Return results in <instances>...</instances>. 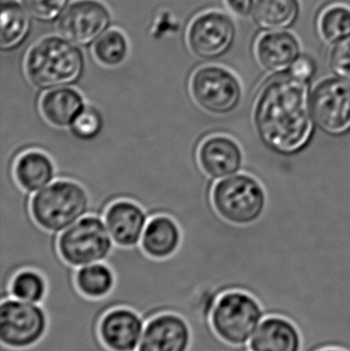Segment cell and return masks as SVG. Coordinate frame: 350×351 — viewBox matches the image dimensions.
<instances>
[{
	"label": "cell",
	"instance_id": "obj_1",
	"mask_svg": "<svg viewBox=\"0 0 350 351\" xmlns=\"http://www.w3.org/2000/svg\"><path fill=\"white\" fill-rule=\"evenodd\" d=\"M310 78L290 70L269 80L254 109V123L262 143L281 156L303 150L312 137Z\"/></svg>",
	"mask_w": 350,
	"mask_h": 351
},
{
	"label": "cell",
	"instance_id": "obj_2",
	"mask_svg": "<svg viewBox=\"0 0 350 351\" xmlns=\"http://www.w3.org/2000/svg\"><path fill=\"white\" fill-rule=\"evenodd\" d=\"M23 64L29 82L41 93L74 86L86 66L82 49L61 35L45 37L34 43Z\"/></svg>",
	"mask_w": 350,
	"mask_h": 351
},
{
	"label": "cell",
	"instance_id": "obj_3",
	"mask_svg": "<svg viewBox=\"0 0 350 351\" xmlns=\"http://www.w3.org/2000/svg\"><path fill=\"white\" fill-rule=\"evenodd\" d=\"M86 188L67 179H57L32 194L30 210L38 226L49 232H63L90 213Z\"/></svg>",
	"mask_w": 350,
	"mask_h": 351
},
{
	"label": "cell",
	"instance_id": "obj_4",
	"mask_svg": "<svg viewBox=\"0 0 350 351\" xmlns=\"http://www.w3.org/2000/svg\"><path fill=\"white\" fill-rule=\"evenodd\" d=\"M265 317L262 305L244 291L224 293L211 313V326L216 335L229 346H248L257 328Z\"/></svg>",
	"mask_w": 350,
	"mask_h": 351
},
{
	"label": "cell",
	"instance_id": "obj_5",
	"mask_svg": "<svg viewBox=\"0 0 350 351\" xmlns=\"http://www.w3.org/2000/svg\"><path fill=\"white\" fill-rule=\"evenodd\" d=\"M212 202L225 222L246 226L256 222L266 206L264 189L246 174L232 175L218 181L212 190Z\"/></svg>",
	"mask_w": 350,
	"mask_h": 351
},
{
	"label": "cell",
	"instance_id": "obj_6",
	"mask_svg": "<svg viewBox=\"0 0 350 351\" xmlns=\"http://www.w3.org/2000/svg\"><path fill=\"white\" fill-rule=\"evenodd\" d=\"M114 245L105 221L95 215H86L58 235L60 255L74 268L106 261Z\"/></svg>",
	"mask_w": 350,
	"mask_h": 351
},
{
	"label": "cell",
	"instance_id": "obj_7",
	"mask_svg": "<svg viewBox=\"0 0 350 351\" xmlns=\"http://www.w3.org/2000/svg\"><path fill=\"white\" fill-rule=\"evenodd\" d=\"M190 92L195 103L214 117H227L238 110L242 100L238 78L219 65L201 66L190 78Z\"/></svg>",
	"mask_w": 350,
	"mask_h": 351
},
{
	"label": "cell",
	"instance_id": "obj_8",
	"mask_svg": "<svg viewBox=\"0 0 350 351\" xmlns=\"http://www.w3.org/2000/svg\"><path fill=\"white\" fill-rule=\"evenodd\" d=\"M49 317L42 304L8 297L0 302V346L27 350L36 346L47 334Z\"/></svg>",
	"mask_w": 350,
	"mask_h": 351
},
{
	"label": "cell",
	"instance_id": "obj_9",
	"mask_svg": "<svg viewBox=\"0 0 350 351\" xmlns=\"http://www.w3.org/2000/svg\"><path fill=\"white\" fill-rule=\"evenodd\" d=\"M312 121L318 130L342 137L350 133V84L341 78H328L314 88L310 96Z\"/></svg>",
	"mask_w": 350,
	"mask_h": 351
},
{
	"label": "cell",
	"instance_id": "obj_10",
	"mask_svg": "<svg viewBox=\"0 0 350 351\" xmlns=\"http://www.w3.org/2000/svg\"><path fill=\"white\" fill-rule=\"evenodd\" d=\"M236 37V28L227 14L208 10L191 21L187 45L195 57L210 62L225 55Z\"/></svg>",
	"mask_w": 350,
	"mask_h": 351
},
{
	"label": "cell",
	"instance_id": "obj_11",
	"mask_svg": "<svg viewBox=\"0 0 350 351\" xmlns=\"http://www.w3.org/2000/svg\"><path fill=\"white\" fill-rule=\"evenodd\" d=\"M110 12L99 0H75L61 14L60 35L77 45L94 43L110 24Z\"/></svg>",
	"mask_w": 350,
	"mask_h": 351
},
{
	"label": "cell",
	"instance_id": "obj_12",
	"mask_svg": "<svg viewBox=\"0 0 350 351\" xmlns=\"http://www.w3.org/2000/svg\"><path fill=\"white\" fill-rule=\"evenodd\" d=\"M192 333L180 315L160 313L148 319L137 351H189Z\"/></svg>",
	"mask_w": 350,
	"mask_h": 351
},
{
	"label": "cell",
	"instance_id": "obj_13",
	"mask_svg": "<svg viewBox=\"0 0 350 351\" xmlns=\"http://www.w3.org/2000/svg\"><path fill=\"white\" fill-rule=\"evenodd\" d=\"M146 321L129 307L109 311L99 324V335L111 351H137Z\"/></svg>",
	"mask_w": 350,
	"mask_h": 351
},
{
	"label": "cell",
	"instance_id": "obj_14",
	"mask_svg": "<svg viewBox=\"0 0 350 351\" xmlns=\"http://www.w3.org/2000/svg\"><path fill=\"white\" fill-rule=\"evenodd\" d=\"M197 160L203 173L215 181L236 174L242 169L244 156L232 138L217 134L201 142Z\"/></svg>",
	"mask_w": 350,
	"mask_h": 351
},
{
	"label": "cell",
	"instance_id": "obj_15",
	"mask_svg": "<svg viewBox=\"0 0 350 351\" xmlns=\"http://www.w3.org/2000/svg\"><path fill=\"white\" fill-rule=\"evenodd\" d=\"M103 219L115 245L123 247L140 245L149 221L143 208L129 199L111 204Z\"/></svg>",
	"mask_w": 350,
	"mask_h": 351
},
{
	"label": "cell",
	"instance_id": "obj_16",
	"mask_svg": "<svg viewBox=\"0 0 350 351\" xmlns=\"http://www.w3.org/2000/svg\"><path fill=\"white\" fill-rule=\"evenodd\" d=\"M302 346L297 326L279 315L265 317L248 344L250 351H302Z\"/></svg>",
	"mask_w": 350,
	"mask_h": 351
},
{
	"label": "cell",
	"instance_id": "obj_17",
	"mask_svg": "<svg viewBox=\"0 0 350 351\" xmlns=\"http://www.w3.org/2000/svg\"><path fill=\"white\" fill-rule=\"evenodd\" d=\"M86 106V98L72 86L53 88L41 95V114L45 121L60 129H69Z\"/></svg>",
	"mask_w": 350,
	"mask_h": 351
},
{
	"label": "cell",
	"instance_id": "obj_18",
	"mask_svg": "<svg viewBox=\"0 0 350 351\" xmlns=\"http://www.w3.org/2000/svg\"><path fill=\"white\" fill-rule=\"evenodd\" d=\"M255 51L259 63L265 70L283 73L291 69L299 59L300 45L291 33L275 31L258 39Z\"/></svg>",
	"mask_w": 350,
	"mask_h": 351
},
{
	"label": "cell",
	"instance_id": "obj_19",
	"mask_svg": "<svg viewBox=\"0 0 350 351\" xmlns=\"http://www.w3.org/2000/svg\"><path fill=\"white\" fill-rule=\"evenodd\" d=\"M182 241L178 223L166 215H158L148 221L142 237V250L153 259H166L174 255Z\"/></svg>",
	"mask_w": 350,
	"mask_h": 351
},
{
	"label": "cell",
	"instance_id": "obj_20",
	"mask_svg": "<svg viewBox=\"0 0 350 351\" xmlns=\"http://www.w3.org/2000/svg\"><path fill=\"white\" fill-rule=\"evenodd\" d=\"M14 176L24 191L34 194L57 179L55 167L49 154L33 149L16 158Z\"/></svg>",
	"mask_w": 350,
	"mask_h": 351
},
{
	"label": "cell",
	"instance_id": "obj_21",
	"mask_svg": "<svg viewBox=\"0 0 350 351\" xmlns=\"http://www.w3.org/2000/svg\"><path fill=\"white\" fill-rule=\"evenodd\" d=\"M299 12L298 0H257L253 16L261 28L282 30L296 22Z\"/></svg>",
	"mask_w": 350,
	"mask_h": 351
},
{
	"label": "cell",
	"instance_id": "obj_22",
	"mask_svg": "<svg viewBox=\"0 0 350 351\" xmlns=\"http://www.w3.org/2000/svg\"><path fill=\"white\" fill-rule=\"evenodd\" d=\"M75 284L84 296L97 300L105 298L112 292L116 278L106 262H98L76 268Z\"/></svg>",
	"mask_w": 350,
	"mask_h": 351
},
{
	"label": "cell",
	"instance_id": "obj_23",
	"mask_svg": "<svg viewBox=\"0 0 350 351\" xmlns=\"http://www.w3.org/2000/svg\"><path fill=\"white\" fill-rule=\"evenodd\" d=\"M28 14L21 4L12 0L2 1L0 31V47L2 51L14 49L26 38L30 27Z\"/></svg>",
	"mask_w": 350,
	"mask_h": 351
},
{
	"label": "cell",
	"instance_id": "obj_24",
	"mask_svg": "<svg viewBox=\"0 0 350 351\" xmlns=\"http://www.w3.org/2000/svg\"><path fill=\"white\" fill-rule=\"evenodd\" d=\"M47 290L49 286L45 276L37 270L26 268L12 276L1 299L12 297L24 302L42 304L47 298Z\"/></svg>",
	"mask_w": 350,
	"mask_h": 351
},
{
	"label": "cell",
	"instance_id": "obj_25",
	"mask_svg": "<svg viewBox=\"0 0 350 351\" xmlns=\"http://www.w3.org/2000/svg\"><path fill=\"white\" fill-rule=\"evenodd\" d=\"M92 56L104 67L117 68L123 65L129 57L127 37L118 29L105 31L92 45Z\"/></svg>",
	"mask_w": 350,
	"mask_h": 351
},
{
	"label": "cell",
	"instance_id": "obj_26",
	"mask_svg": "<svg viewBox=\"0 0 350 351\" xmlns=\"http://www.w3.org/2000/svg\"><path fill=\"white\" fill-rule=\"evenodd\" d=\"M321 36L328 43H341L350 37V8L335 4L326 8L318 20Z\"/></svg>",
	"mask_w": 350,
	"mask_h": 351
},
{
	"label": "cell",
	"instance_id": "obj_27",
	"mask_svg": "<svg viewBox=\"0 0 350 351\" xmlns=\"http://www.w3.org/2000/svg\"><path fill=\"white\" fill-rule=\"evenodd\" d=\"M103 128L104 117L102 112L94 105L86 103L84 110L68 130L76 139L84 142H92L101 135Z\"/></svg>",
	"mask_w": 350,
	"mask_h": 351
},
{
	"label": "cell",
	"instance_id": "obj_28",
	"mask_svg": "<svg viewBox=\"0 0 350 351\" xmlns=\"http://www.w3.org/2000/svg\"><path fill=\"white\" fill-rule=\"evenodd\" d=\"M23 8L36 20L51 21L61 16L69 0H21Z\"/></svg>",
	"mask_w": 350,
	"mask_h": 351
},
{
	"label": "cell",
	"instance_id": "obj_29",
	"mask_svg": "<svg viewBox=\"0 0 350 351\" xmlns=\"http://www.w3.org/2000/svg\"><path fill=\"white\" fill-rule=\"evenodd\" d=\"M330 65L337 77L350 82V39L335 47L331 53Z\"/></svg>",
	"mask_w": 350,
	"mask_h": 351
},
{
	"label": "cell",
	"instance_id": "obj_30",
	"mask_svg": "<svg viewBox=\"0 0 350 351\" xmlns=\"http://www.w3.org/2000/svg\"><path fill=\"white\" fill-rule=\"evenodd\" d=\"M228 10L238 16H248L254 10L255 0H224Z\"/></svg>",
	"mask_w": 350,
	"mask_h": 351
},
{
	"label": "cell",
	"instance_id": "obj_31",
	"mask_svg": "<svg viewBox=\"0 0 350 351\" xmlns=\"http://www.w3.org/2000/svg\"><path fill=\"white\" fill-rule=\"evenodd\" d=\"M320 351H347V350H341V348H324V350H322Z\"/></svg>",
	"mask_w": 350,
	"mask_h": 351
}]
</instances>
